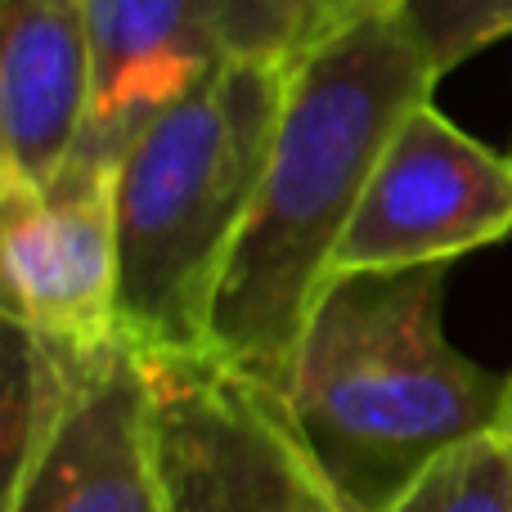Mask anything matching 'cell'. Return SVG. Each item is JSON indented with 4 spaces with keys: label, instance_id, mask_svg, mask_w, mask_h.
Segmentation results:
<instances>
[{
    "label": "cell",
    "instance_id": "1",
    "mask_svg": "<svg viewBox=\"0 0 512 512\" xmlns=\"http://www.w3.org/2000/svg\"><path fill=\"white\" fill-rule=\"evenodd\" d=\"M396 0H328L288 68L261 189L225 265L207 351L279 391L337 243L396 126L436 90Z\"/></svg>",
    "mask_w": 512,
    "mask_h": 512
},
{
    "label": "cell",
    "instance_id": "2",
    "mask_svg": "<svg viewBox=\"0 0 512 512\" xmlns=\"http://www.w3.org/2000/svg\"><path fill=\"white\" fill-rule=\"evenodd\" d=\"M445 270L328 279L279 382L288 418L351 512H387L427 463L499 423L504 378L445 333Z\"/></svg>",
    "mask_w": 512,
    "mask_h": 512
},
{
    "label": "cell",
    "instance_id": "3",
    "mask_svg": "<svg viewBox=\"0 0 512 512\" xmlns=\"http://www.w3.org/2000/svg\"><path fill=\"white\" fill-rule=\"evenodd\" d=\"M297 54H243L167 104L117 162L122 324L135 351H207Z\"/></svg>",
    "mask_w": 512,
    "mask_h": 512
},
{
    "label": "cell",
    "instance_id": "4",
    "mask_svg": "<svg viewBox=\"0 0 512 512\" xmlns=\"http://www.w3.org/2000/svg\"><path fill=\"white\" fill-rule=\"evenodd\" d=\"M162 512H351L270 382L212 351H140Z\"/></svg>",
    "mask_w": 512,
    "mask_h": 512
},
{
    "label": "cell",
    "instance_id": "5",
    "mask_svg": "<svg viewBox=\"0 0 512 512\" xmlns=\"http://www.w3.org/2000/svg\"><path fill=\"white\" fill-rule=\"evenodd\" d=\"M328 0H86L90 113L77 149L117 158L194 81L243 54H297Z\"/></svg>",
    "mask_w": 512,
    "mask_h": 512
},
{
    "label": "cell",
    "instance_id": "6",
    "mask_svg": "<svg viewBox=\"0 0 512 512\" xmlns=\"http://www.w3.org/2000/svg\"><path fill=\"white\" fill-rule=\"evenodd\" d=\"M5 315L50 346L99 360L126 342L117 158L72 149L45 189L0 185Z\"/></svg>",
    "mask_w": 512,
    "mask_h": 512
},
{
    "label": "cell",
    "instance_id": "7",
    "mask_svg": "<svg viewBox=\"0 0 512 512\" xmlns=\"http://www.w3.org/2000/svg\"><path fill=\"white\" fill-rule=\"evenodd\" d=\"M499 239H512V162L423 99L382 149L328 279L450 265Z\"/></svg>",
    "mask_w": 512,
    "mask_h": 512
},
{
    "label": "cell",
    "instance_id": "8",
    "mask_svg": "<svg viewBox=\"0 0 512 512\" xmlns=\"http://www.w3.org/2000/svg\"><path fill=\"white\" fill-rule=\"evenodd\" d=\"M5 512H162L140 351L117 346L50 441L5 481Z\"/></svg>",
    "mask_w": 512,
    "mask_h": 512
},
{
    "label": "cell",
    "instance_id": "9",
    "mask_svg": "<svg viewBox=\"0 0 512 512\" xmlns=\"http://www.w3.org/2000/svg\"><path fill=\"white\" fill-rule=\"evenodd\" d=\"M86 113V0H0V185H50Z\"/></svg>",
    "mask_w": 512,
    "mask_h": 512
},
{
    "label": "cell",
    "instance_id": "10",
    "mask_svg": "<svg viewBox=\"0 0 512 512\" xmlns=\"http://www.w3.org/2000/svg\"><path fill=\"white\" fill-rule=\"evenodd\" d=\"M387 512H512V445L499 432L445 450Z\"/></svg>",
    "mask_w": 512,
    "mask_h": 512
},
{
    "label": "cell",
    "instance_id": "11",
    "mask_svg": "<svg viewBox=\"0 0 512 512\" xmlns=\"http://www.w3.org/2000/svg\"><path fill=\"white\" fill-rule=\"evenodd\" d=\"M436 77L512 36V0H396Z\"/></svg>",
    "mask_w": 512,
    "mask_h": 512
},
{
    "label": "cell",
    "instance_id": "12",
    "mask_svg": "<svg viewBox=\"0 0 512 512\" xmlns=\"http://www.w3.org/2000/svg\"><path fill=\"white\" fill-rule=\"evenodd\" d=\"M495 432L512 445V373L504 378V400H499V423H495Z\"/></svg>",
    "mask_w": 512,
    "mask_h": 512
}]
</instances>
